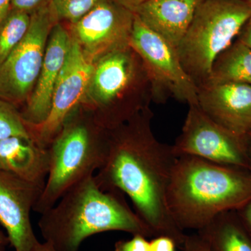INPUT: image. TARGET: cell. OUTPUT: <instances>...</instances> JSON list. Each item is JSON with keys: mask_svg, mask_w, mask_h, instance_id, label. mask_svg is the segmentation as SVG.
I'll use <instances>...</instances> for the list:
<instances>
[{"mask_svg": "<svg viewBox=\"0 0 251 251\" xmlns=\"http://www.w3.org/2000/svg\"><path fill=\"white\" fill-rule=\"evenodd\" d=\"M150 107L108 130L103 166L94 175L100 187L118 190L130 198L135 212L153 237L168 236L182 248L186 234L173 219L167 203L172 173L178 157L173 145L153 133Z\"/></svg>", "mask_w": 251, "mask_h": 251, "instance_id": "cell-1", "label": "cell"}, {"mask_svg": "<svg viewBox=\"0 0 251 251\" xmlns=\"http://www.w3.org/2000/svg\"><path fill=\"white\" fill-rule=\"evenodd\" d=\"M38 226L44 242L56 251H79L86 239L109 231L153 237L125 194L100 187L94 175L73 186L41 214Z\"/></svg>", "mask_w": 251, "mask_h": 251, "instance_id": "cell-2", "label": "cell"}, {"mask_svg": "<svg viewBox=\"0 0 251 251\" xmlns=\"http://www.w3.org/2000/svg\"><path fill=\"white\" fill-rule=\"evenodd\" d=\"M251 198V173L196 156L178 157L167 194L170 214L182 230L205 228L216 216Z\"/></svg>", "mask_w": 251, "mask_h": 251, "instance_id": "cell-3", "label": "cell"}, {"mask_svg": "<svg viewBox=\"0 0 251 251\" xmlns=\"http://www.w3.org/2000/svg\"><path fill=\"white\" fill-rule=\"evenodd\" d=\"M88 90L99 110L95 120L107 130L123 125L153 101L148 72L129 44L99 59Z\"/></svg>", "mask_w": 251, "mask_h": 251, "instance_id": "cell-4", "label": "cell"}, {"mask_svg": "<svg viewBox=\"0 0 251 251\" xmlns=\"http://www.w3.org/2000/svg\"><path fill=\"white\" fill-rule=\"evenodd\" d=\"M90 123L69 117L50 145L49 175L33 211L41 214L50 209L70 188L103 166L108 130Z\"/></svg>", "mask_w": 251, "mask_h": 251, "instance_id": "cell-5", "label": "cell"}, {"mask_svg": "<svg viewBox=\"0 0 251 251\" xmlns=\"http://www.w3.org/2000/svg\"><path fill=\"white\" fill-rule=\"evenodd\" d=\"M251 17L248 0H202L177 48L181 64L198 86L205 83L214 61L237 39Z\"/></svg>", "mask_w": 251, "mask_h": 251, "instance_id": "cell-6", "label": "cell"}, {"mask_svg": "<svg viewBox=\"0 0 251 251\" xmlns=\"http://www.w3.org/2000/svg\"><path fill=\"white\" fill-rule=\"evenodd\" d=\"M129 45L145 65L154 103H165L173 99L188 105L198 104V85L185 71L176 49L147 27L135 14Z\"/></svg>", "mask_w": 251, "mask_h": 251, "instance_id": "cell-7", "label": "cell"}, {"mask_svg": "<svg viewBox=\"0 0 251 251\" xmlns=\"http://www.w3.org/2000/svg\"><path fill=\"white\" fill-rule=\"evenodd\" d=\"M188 107L181 134L173 145L176 156H196L251 173L249 137L238 136L218 125L198 104Z\"/></svg>", "mask_w": 251, "mask_h": 251, "instance_id": "cell-8", "label": "cell"}, {"mask_svg": "<svg viewBox=\"0 0 251 251\" xmlns=\"http://www.w3.org/2000/svg\"><path fill=\"white\" fill-rule=\"evenodd\" d=\"M57 20L50 4L33 13L27 34L0 64V97L6 101L20 103L30 92L40 74L48 37Z\"/></svg>", "mask_w": 251, "mask_h": 251, "instance_id": "cell-9", "label": "cell"}, {"mask_svg": "<svg viewBox=\"0 0 251 251\" xmlns=\"http://www.w3.org/2000/svg\"><path fill=\"white\" fill-rule=\"evenodd\" d=\"M94 66L75 39L71 41L67 59L56 83L50 111L39 125H26L29 137L49 148L88 90Z\"/></svg>", "mask_w": 251, "mask_h": 251, "instance_id": "cell-10", "label": "cell"}, {"mask_svg": "<svg viewBox=\"0 0 251 251\" xmlns=\"http://www.w3.org/2000/svg\"><path fill=\"white\" fill-rule=\"evenodd\" d=\"M134 16L113 0H100L88 14L72 24L74 37L91 59H100L129 44Z\"/></svg>", "mask_w": 251, "mask_h": 251, "instance_id": "cell-11", "label": "cell"}, {"mask_svg": "<svg viewBox=\"0 0 251 251\" xmlns=\"http://www.w3.org/2000/svg\"><path fill=\"white\" fill-rule=\"evenodd\" d=\"M43 190V186L0 169V224L15 251H31L39 242L30 214Z\"/></svg>", "mask_w": 251, "mask_h": 251, "instance_id": "cell-12", "label": "cell"}, {"mask_svg": "<svg viewBox=\"0 0 251 251\" xmlns=\"http://www.w3.org/2000/svg\"><path fill=\"white\" fill-rule=\"evenodd\" d=\"M198 105L218 125L238 136L251 133V85L206 82L198 86Z\"/></svg>", "mask_w": 251, "mask_h": 251, "instance_id": "cell-13", "label": "cell"}, {"mask_svg": "<svg viewBox=\"0 0 251 251\" xmlns=\"http://www.w3.org/2000/svg\"><path fill=\"white\" fill-rule=\"evenodd\" d=\"M34 94L22 114L26 125H39L49 116L56 83L67 59L72 39L60 24L51 31Z\"/></svg>", "mask_w": 251, "mask_h": 251, "instance_id": "cell-14", "label": "cell"}, {"mask_svg": "<svg viewBox=\"0 0 251 251\" xmlns=\"http://www.w3.org/2000/svg\"><path fill=\"white\" fill-rule=\"evenodd\" d=\"M202 0H146L134 14L151 30L177 49Z\"/></svg>", "mask_w": 251, "mask_h": 251, "instance_id": "cell-15", "label": "cell"}, {"mask_svg": "<svg viewBox=\"0 0 251 251\" xmlns=\"http://www.w3.org/2000/svg\"><path fill=\"white\" fill-rule=\"evenodd\" d=\"M49 167V148L31 138L12 136L0 140V169L44 188Z\"/></svg>", "mask_w": 251, "mask_h": 251, "instance_id": "cell-16", "label": "cell"}, {"mask_svg": "<svg viewBox=\"0 0 251 251\" xmlns=\"http://www.w3.org/2000/svg\"><path fill=\"white\" fill-rule=\"evenodd\" d=\"M202 229L207 236L209 251H251V236L236 211L222 213Z\"/></svg>", "mask_w": 251, "mask_h": 251, "instance_id": "cell-17", "label": "cell"}, {"mask_svg": "<svg viewBox=\"0 0 251 251\" xmlns=\"http://www.w3.org/2000/svg\"><path fill=\"white\" fill-rule=\"evenodd\" d=\"M206 82H237L251 85L250 48L234 41L215 59Z\"/></svg>", "mask_w": 251, "mask_h": 251, "instance_id": "cell-18", "label": "cell"}, {"mask_svg": "<svg viewBox=\"0 0 251 251\" xmlns=\"http://www.w3.org/2000/svg\"><path fill=\"white\" fill-rule=\"evenodd\" d=\"M30 20L27 13L12 9L0 23V64L26 35Z\"/></svg>", "mask_w": 251, "mask_h": 251, "instance_id": "cell-19", "label": "cell"}, {"mask_svg": "<svg viewBox=\"0 0 251 251\" xmlns=\"http://www.w3.org/2000/svg\"><path fill=\"white\" fill-rule=\"evenodd\" d=\"M12 136L30 138L21 114L9 102L0 100V140Z\"/></svg>", "mask_w": 251, "mask_h": 251, "instance_id": "cell-20", "label": "cell"}, {"mask_svg": "<svg viewBox=\"0 0 251 251\" xmlns=\"http://www.w3.org/2000/svg\"><path fill=\"white\" fill-rule=\"evenodd\" d=\"M100 0H52L51 6L57 20L74 24L88 14Z\"/></svg>", "mask_w": 251, "mask_h": 251, "instance_id": "cell-21", "label": "cell"}, {"mask_svg": "<svg viewBox=\"0 0 251 251\" xmlns=\"http://www.w3.org/2000/svg\"><path fill=\"white\" fill-rule=\"evenodd\" d=\"M115 251H150V242L145 236L135 234L130 239L115 243Z\"/></svg>", "mask_w": 251, "mask_h": 251, "instance_id": "cell-22", "label": "cell"}, {"mask_svg": "<svg viewBox=\"0 0 251 251\" xmlns=\"http://www.w3.org/2000/svg\"><path fill=\"white\" fill-rule=\"evenodd\" d=\"M181 249L182 251H209V242L204 229L186 236Z\"/></svg>", "mask_w": 251, "mask_h": 251, "instance_id": "cell-23", "label": "cell"}, {"mask_svg": "<svg viewBox=\"0 0 251 251\" xmlns=\"http://www.w3.org/2000/svg\"><path fill=\"white\" fill-rule=\"evenodd\" d=\"M52 0H12L11 9L24 12L34 13L41 8L50 4Z\"/></svg>", "mask_w": 251, "mask_h": 251, "instance_id": "cell-24", "label": "cell"}, {"mask_svg": "<svg viewBox=\"0 0 251 251\" xmlns=\"http://www.w3.org/2000/svg\"><path fill=\"white\" fill-rule=\"evenodd\" d=\"M150 251H176L174 239L168 236H157L150 241Z\"/></svg>", "mask_w": 251, "mask_h": 251, "instance_id": "cell-25", "label": "cell"}, {"mask_svg": "<svg viewBox=\"0 0 251 251\" xmlns=\"http://www.w3.org/2000/svg\"><path fill=\"white\" fill-rule=\"evenodd\" d=\"M241 222L251 236V198L242 207L236 210Z\"/></svg>", "mask_w": 251, "mask_h": 251, "instance_id": "cell-26", "label": "cell"}, {"mask_svg": "<svg viewBox=\"0 0 251 251\" xmlns=\"http://www.w3.org/2000/svg\"><path fill=\"white\" fill-rule=\"evenodd\" d=\"M236 40L251 49V17L248 20L247 22L241 29Z\"/></svg>", "mask_w": 251, "mask_h": 251, "instance_id": "cell-27", "label": "cell"}, {"mask_svg": "<svg viewBox=\"0 0 251 251\" xmlns=\"http://www.w3.org/2000/svg\"><path fill=\"white\" fill-rule=\"evenodd\" d=\"M113 1L134 13L138 6L146 0H113Z\"/></svg>", "mask_w": 251, "mask_h": 251, "instance_id": "cell-28", "label": "cell"}, {"mask_svg": "<svg viewBox=\"0 0 251 251\" xmlns=\"http://www.w3.org/2000/svg\"><path fill=\"white\" fill-rule=\"evenodd\" d=\"M12 0H0V23L7 16L11 9Z\"/></svg>", "mask_w": 251, "mask_h": 251, "instance_id": "cell-29", "label": "cell"}, {"mask_svg": "<svg viewBox=\"0 0 251 251\" xmlns=\"http://www.w3.org/2000/svg\"><path fill=\"white\" fill-rule=\"evenodd\" d=\"M31 251H56L49 242H39Z\"/></svg>", "mask_w": 251, "mask_h": 251, "instance_id": "cell-30", "label": "cell"}, {"mask_svg": "<svg viewBox=\"0 0 251 251\" xmlns=\"http://www.w3.org/2000/svg\"><path fill=\"white\" fill-rule=\"evenodd\" d=\"M9 244V239H8L7 236L2 231L0 230V244L6 246Z\"/></svg>", "mask_w": 251, "mask_h": 251, "instance_id": "cell-31", "label": "cell"}, {"mask_svg": "<svg viewBox=\"0 0 251 251\" xmlns=\"http://www.w3.org/2000/svg\"><path fill=\"white\" fill-rule=\"evenodd\" d=\"M249 155H250V160L251 164V133L249 135Z\"/></svg>", "mask_w": 251, "mask_h": 251, "instance_id": "cell-32", "label": "cell"}, {"mask_svg": "<svg viewBox=\"0 0 251 251\" xmlns=\"http://www.w3.org/2000/svg\"><path fill=\"white\" fill-rule=\"evenodd\" d=\"M5 247H6V246L0 244V251H5Z\"/></svg>", "mask_w": 251, "mask_h": 251, "instance_id": "cell-33", "label": "cell"}, {"mask_svg": "<svg viewBox=\"0 0 251 251\" xmlns=\"http://www.w3.org/2000/svg\"><path fill=\"white\" fill-rule=\"evenodd\" d=\"M248 1H251V0H248Z\"/></svg>", "mask_w": 251, "mask_h": 251, "instance_id": "cell-34", "label": "cell"}]
</instances>
